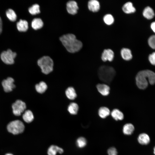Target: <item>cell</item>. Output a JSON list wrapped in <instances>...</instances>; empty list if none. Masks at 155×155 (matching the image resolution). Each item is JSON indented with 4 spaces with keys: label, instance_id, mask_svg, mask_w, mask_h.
<instances>
[{
    "label": "cell",
    "instance_id": "4fadbf2b",
    "mask_svg": "<svg viewBox=\"0 0 155 155\" xmlns=\"http://www.w3.org/2000/svg\"><path fill=\"white\" fill-rule=\"evenodd\" d=\"M89 9L93 12L98 11L100 8V4L98 1L96 0H91L88 3Z\"/></svg>",
    "mask_w": 155,
    "mask_h": 155
},
{
    "label": "cell",
    "instance_id": "cb8c5ba5",
    "mask_svg": "<svg viewBox=\"0 0 155 155\" xmlns=\"http://www.w3.org/2000/svg\"><path fill=\"white\" fill-rule=\"evenodd\" d=\"M65 94L68 99L71 100L74 99L77 97L75 90L72 87H69L65 91Z\"/></svg>",
    "mask_w": 155,
    "mask_h": 155
},
{
    "label": "cell",
    "instance_id": "d6a6232c",
    "mask_svg": "<svg viewBox=\"0 0 155 155\" xmlns=\"http://www.w3.org/2000/svg\"><path fill=\"white\" fill-rule=\"evenodd\" d=\"M149 60L152 64L155 65V52L149 55Z\"/></svg>",
    "mask_w": 155,
    "mask_h": 155
},
{
    "label": "cell",
    "instance_id": "d6986e66",
    "mask_svg": "<svg viewBox=\"0 0 155 155\" xmlns=\"http://www.w3.org/2000/svg\"><path fill=\"white\" fill-rule=\"evenodd\" d=\"M112 117L115 120H122L124 119L123 113L117 109H115L111 113Z\"/></svg>",
    "mask_w": 155,
    "mask_h": 155
},
{
    "label": "cell",
    "instance_id": "ffe728a7",
    "mask_svg": "<svg viewBox=\"0 0 155 155\" xmlns=\"http://www.w3.org/2000/svg\"><path fill=\"white\" fill-rule=\"evenodd\" d=\"M43 25L42 20L40 18H35L32 21L31 26L33 29L35 30L41 28Z\"/></svg>",
    "mask_w": 155,
    "mask_h": 155
},
{
    "label": "cell",
    "instance_id": "83f0119b",
    "mask_svg": "<svg viewBox=\"0 0 155 155\" xmlns=\"http://www.w3.org/2000/svg\"><path fill=\"white\" fill-rule=\"evenodd\" d=\"M28 11L32 15L39 13L40 12V6L37 4H34L29 8Z\"/></svg>",
    "mask_w": 155,
    "mask_h": 155
},
{
    "label": "cell",
    "instance_id": "603a6c76",
    "mask_svg": "<svg viewBox=\"0 0 155 155\" xmlns=\"http://www.w3.org/2000/svg\"><path fill=\"white\" fill-rule=\"evenodd\" d=\"M110 112L109 109L106 107H102L99 108L98 114L100 117L102 119L105 118L109 116Z\"/></svg>",
    "mask_w": 155,
    "mask_h": 155
},
{
    "label": "cell",
    "instance_id": "9a60e30c",
    "mask_svg": "<svg viewBox=\"0 0 155 155\" xmlns=\"http://www.w3.org/2000/svg\"><path fill=\"white\" fill-rule=\"evenodd\" d=\"M16 26L18 30L21 32H25L28 29V23L25 20H20L17 22Z\"/></svg>",
    "mask_w": 155,
    "mask_h": 155
},
{
    "label": "cell",
    "instance_id": "5b68a950",
    "mask_svg": "<svg viewBox=\"0 0 155 155\" xmlns=\"http://www.w3.org/2000/svg\"><path fill=\"white\" fill-rule=\"evenodd\" d=\"M7 128L9 132L16 135L23 132L25 127L22 121L16 120L9 123L7 125Z\"/></svg>",
    "mask_w": 155,
    "mask_h": 155
},
{
    "label": "cell",
    "instance_id": "d590c367",
    "mask_svg": "<svg viewBox=\"0 0 155 155\" xmlns=\"http://www.w3.org/2000/svg\"><path fill=\"white\" fill-rule=\"evenodd\" d=\"M153 153L154 155H155V146L153 148Z\"/></svg>",
    "mask_w": 155,
    "mask_h": 155
},
{
    "label": "cell",
    "instance_id": "836d02e7",
    "mask_svg": "<svg viewBox=\"0 0 155 155\" xmlns=\"http://www.w3.org/2000/svg\"><path fill=\"white\" fill-rule=\"evenodd\" d=\"M151 28L153 32L155 33V22L151 23Z\"/></svg>",
    "mask_w": 155,
    "mask_h": 155
},
{
    "label": "cell",
    "instance_id": "8992f818",
    "mask_svg": "<svg viewBox=\"0 0 155 155\" xmlns=\"http://www.w3.org/2000/svg\"><path fill=\"white\" fill-rule=\"evenodd\" d=\"M16 52L8 49L3 52L1 55V58L2 61L7 64H12L14 62V59L16 56Z\"/></svg>",
    "mask_w": 155,
    "mask_h": 155
},
{
    "label": "cell",
    "instance_id": "484cf974",
    "mask_svg": "<svg viewBox=\"0 0 155 155\" xmlns=\"http://www.w3.org/2000/svg\"><path fill=\"white\" fill-rule=\"evenodd\" d=\"M6 14L7 17L10 21L14 22L16 20V14L12 9H9L7 10L6 12Z\"/></svg>",
    "mask_w": 155,
    "mask_h": 155
},
{
    "label": "cell",
    "instance_id": "ba28073f",
    "mask_svg": "<svg viewBox=\"0 0 155 155\" xmlns=\"http://www.w3.org/2000/svg\"><path fill=\"white\" fill-rule=\"evenodd\" d=\"M14 82V79L11 77H8L3 80L2 84L4 91L7 92L12 91L15 87Z\"/></svg>",
    "mask_w": 155,
    "mask_h": 155
},
{
    "label": "cell",
    "instance_id": "f546056e",
    "mask_svg": "<svg viewBox=\"0 0 155 155\" xmlns=\"http://www.w3.org/2000/svg\"><path fill=\"white\" fill-rule=\"evenodd\" d=\"M103 19L105 23L108 25H111L114 21L113 16L110 14L105 15L103 17Z\"/></svg>",
    "mask_w": 155,
    "mask_h": 155
},
{
    "label": "cell",
    "instance_id": "3957f363",
    "mask_svg": "<svg viewBox=\"0 0 155 155\" xmlns=\"http://www.w3.org/2000/svg\"><path fill=\"white\" fill-rule=\"evenodd\" d=\"M98 74L99 78L101 81L110 84L115 76L116 71L112 67L102 65L99 68Z\"/></svg>",
    "mask_w": 155,
    "mask_h": 155
},
{
    "label": "cell",
    "instance_id": "4dcf8cb0",
    "mask_svg": "<svg viewBox=\"0 0 155 155\" xmlns=\"http://www.w3.org/2000/svg\"><path fill=\"white\" fill-rule=\"evenodd\" d=\"M148 43L151 48L155 49V35H152L149 38Z\"/></svg>",
    "mask_w": 155,
    "mask_h": 155
},
{
    "label": "cell",
    "instance_id": "277c9868",
    "mask_svg": "<svg viewBox=\"0 0 155 155\" xmlns=\"http://www.w3.org/2000/svg\"><path fill=\"white\" fill-rule=\"evenodd\" d=\"M37 63L42 72L45 74H48L53 70V62L48 56H44L40 58L38 61Z\"/></svg>",
    "mask_w": 155,
    "mask_h": 155
},
{
    "label": "cell",
    "instance_id": "30bf717a",
    "mask_svg": "<svg viewBox=\"0 0 155 155\" xmlns=\"http://www.w3.org/2000/svg\"><path fill=\"white\" fill-rule=\"evenodd\" d=\"M67 10L68 12L70 14H76L78 9V7L76 2L74 1H68L66 5Z\"/></svg>",
    "mask_w": 155,
    "mask_h": 155
},
{
    "label": "cell",
    "instance_id": "5bb4252c",
    "mask_svg": "<svg viewBox=\"0 0 155 155\" xmlns=\"http://www.w3.org/2000/svg\"><path fill=\"white\" fill-rule=\"evenodd\" d=\"M135 127L134 125L131 123L125 124L123 128V133L125 135H130L132 134L134 131Z\"/></svg>",
    "mask_w": 155,
    "mask_h": 155
},
{
    "label": "cell",
    "instance_id": "7c38bea8",
    "mask_svg": "<svg viewBox=\"0 0 155 155\" xmlns=\"http://www.w3.org/2000/svg\"><path fill=\"white\" fill-rule=\"evenodd\" d=\"M96 88L98 92L103 96H107L109 93L110 88L107 85L99 84L97 85Z\"/></svg>",
    "mask_w": 155,
    "mask_h": 155
},
{
    "label": "cell",
    "instance_id": "f1b7e54d",
    "mask_svg": "<svg viewBox=\"0 0 155 155\" xmlns=\"http://www.w3.org/2000/svg\"><path fill=\"white\" fill-rule=\"evenodd\" d=\"M87 141L84 137H80L78 138L76 141V144L78 147L82 148L84 147L86 145Z\"/></svg>",
    "mask_w": 155,
    "mask_h": 155
},
{
    "label": "cell",
    "instance_id": "7402d4cb",
    "mask_svg": "<svg viewBox=\"0 0 155 155\" xmlns=\"http://www.w3.org/2000/svg\"><path fill=\"white\" fill-rule=\"evenodd\" d=\"M143 15L146 18L148 19L152 18L154 16V13L152 9L150 7H147L144 9Z\"/></svg>",
    "mask_w": 155,
    "mask_h": 155
},
{
    "label": "cell",
    "instance_id": "2e32d148",
    "mask_svg": "<svg viewBox=\"0 0 155 155\" xmlns=\"http://www.w3.org/2000/svg\"><path fill=\"white\" fill-rule=\"evenodd\" d=\"M123 11L126 13H133L136 11L135 8L133 6L132 3L128 2L125 3L122 8Z\"/></svg>",
    "mask_w": 155,
    "mask_h": 155
},
{
    "label": "cell",
    "instance_id": "7a4b0ae2",
    "mask_svg": "<svg viewBox=\"0 0 155 155\" xmlns=\"http://www.w3.org/2000/svg\"><path fill=\"white\" fill-rule=\"evenodd\" d=\"M135 80L138 87L144 89L147 88L148 82L151 85L155 83V73L149 70H142L138 73Z\"/></svg>",
    "mask_w": 155,
    "mask_h": 155
},
{
    "label": "cell",
    "instance_id": "8d00e7d4",
    "mask_svg": "<svg viewBox=\"0 0 155 155\" xmlns=\"http://www.w3.org/2000/svg\"><path fill=\"white\" fill-rule=\"evenodd\" d=\"M5 155H13L11 154H6Z\"/></svg>",
    "mask_w": 155,
    "mask_h": 155
},
{
    "label": "cell",
    "instance_id": "52a82bcc",
    "mask_svg": "<svg viewBox=\"0 0 155 155\" xmlns=\"http://www.w3.org/2000/svg\"><path fill=\"white\" fill-rule=\"evenodd\" d=\"M12 108L13 114L19 116L25 111L26 108L25 103L20 100H17L13 103Z\"/></svg>",
    "mask_w": 155,
    "mask_h": 155
},
{
    "label": "cell",
    "instance_id": "44dd1931",
    "mask_svg": "<svg viewBox=\"0 0 155 155\" xmlns=\"http://www.w3.org/2000/svg\"><path fill=\"white\" fill-rule=\"evenodd\" d=\"M22 118L27 123L32 122L34 119V116L32 112L30 110L25 111L23 115Z\"/></svg>",
    "mask_w": 155,
    "mask_h": 155
},
{
    "label": "cell",
    "instance_id": "6da1fadb",
    "mask_svg": "<svg viewBox=\"0 0 155 155\" xmlns=\"http://www.w3.org/2000/svg\"><path fill=\"white\" fill-rule=\"evenodd\" d=\"M60 40L67 51L71 53H74L80 51L82 47V43L77 39L73 34H68L63 35Z\"/></svg>",
    "mask_w": 155,
    "mask_h": 155
},
{
    "label": "cell",
    "instance_id": "8fae6325",
    "mask_svg": "<svg viewBox=\"0 0 155 155\" xmlns=\"http://www.w3.org/2000/svg\"><path fill=\"white\" fill-rule=\"evenodd\" d=\"M101 57L104 61H112L114 57V52L110 49H105L102 53Z\"/></svg>",
    "mask_w": 155,
    "mask_h": 155
},
{
    "label": "cell",
    "instance_id": "e0dca14e",
    "mask_svg": "<svg viewBox=\"0 0 155 155\" xmlns=\"http://www.w3.org/2000/svg\"><path fill=\"white\" fill-rule=\"evenodd\" d=\"M63 152V149L57 146L52 145L48 148L47 154L48 155H56L57 152L61 154Z\"/></svg>",
    "mask_w": 155,
    "mask_h": 155
},
{
    "label": "cell",
    "instance_id": "9c48e42d",
    "mask_svg": "<svg viewBox=\"0 0 155 155\" xmlns=\"http://www.w3.org/2000/svg\"><path fill=\"white\" fill-rule=\"evenodd\" d=\"M138 143L142 146H146L150 143V139L149 135L145 133H140L137 138Z\"/></svg>",
    "mask_w": 155,
    "mask_h": 155
},
{
    "label": "cell",
    "instance_id": "d4e9b609",
    "mask_svg": "<svg viewBox=\"0 0 155 155\" xmlns=\"http://www.w3.org/2000/svg\"><path fill=\"white\" fill-rule=\"evenodd\" d=\"M47 88L46 84L44 82H41L35 86L36 91L40 93L44 92L46 90Z\"/></svg>",
    "mask_w": 155,
    "mask_h": 155
},
{
    "label": "cell",
    "instance_id": "e575fe53",
    "mask_svg": "<svg viewBox=\"0 0 155 155\" xmlns=\"http://www.w3.org/2000/svg\"><path fill=\"white\" fill-rule=\"evenodd\" d=\"M2 30V22L1 19L0 17V34L1 33Z\"/></svg>",
    "mask_w": 155,
    "mask_h": 155
},
{
    "label": "cell",
    "instance_id": "4316f807",
    "mask_svg": "<svg viewBox=\"0 0 155 155\" xmlns=\"http://www.w3.org/2000/svg\"><path fill=\"white\" fill-rule=\"evenodd\" d=\"M79 107L77 104L72 102L70 104L68 107V111L70 114L73 115L77 114Z\"/></svg>",
    "mask_w": 155,
    "mask_h": 155
},
{
    "label": "cell",
    "instance_id": "ac0fdd59",
    "mask_svg": "<svg viewBox=\"0 0 155 155\" xmlns=\"http://www.w3.org/2000/svg\"><path fill=\"white\" fill-rule=\"evenodd\" d=\"M121 54L122 58L125 60H130L132 58L131 51L129 49L123 48L121 50Z\"/></svg>",
    "mask_w": 155,
    "mask_h": 155
},
{
    "label": "cell",
    "instance_id": "1f68e13d",
    "mask_svg": "<svg viewBox=\"0 0 155 155\" xmlns=\"http://www.w3.org/2000/svg\"><path fill=\"white\" fill-rule=\"evenodd\" d=\"M108 155H117V152L116 148L112 147L109 148L107 151Z\"/></svg>",
    "mask_w": 155,
    "mask_h": 155
}]
</instances>
